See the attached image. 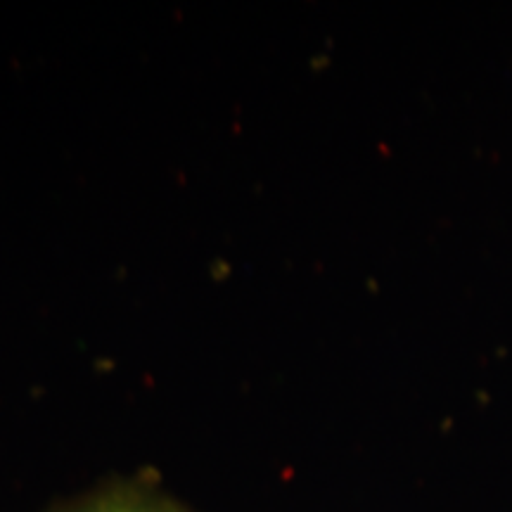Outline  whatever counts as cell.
I'll list each match as a JSON object with an SVG mask.
<instances>
[{
  "instance_id": "6da1fadb",
  "label": "cell",
  "mask_w": 512,
  "mask_h": 512,
  "mask_svg": "<svg viewBox=\"0 0 512 512\" xmlns=\"http://www.w3.org/2000/svg\"><path fill=\"white\" fill-rule=\"evenodd\" d=\"M50 512H190L176 498L145 479L100 486L91 494L55 505Z\"/></svg>"
}]
</instances>
